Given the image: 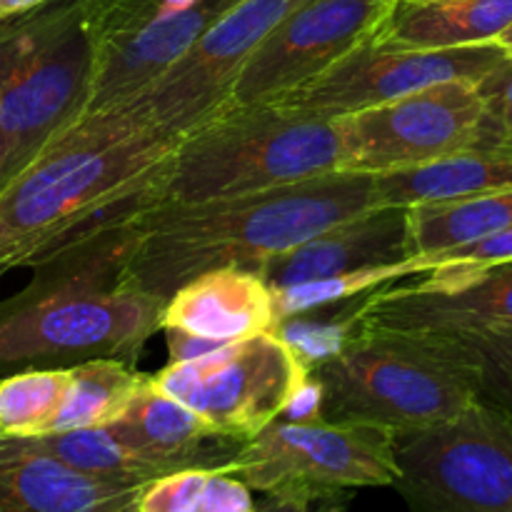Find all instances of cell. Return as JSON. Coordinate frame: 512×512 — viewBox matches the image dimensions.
<instances>
[{"label":"cell","mask_w":512,"mask_h":512,"mask_svg":"<svg viewBox=\"0 0 512 512\" xmlns=\"http://www.w3.org/2000/svg\"><path fill=\"white\" fill-rule=\"evenodd\" d=\"M143 488L88 478L28 438L0 435V512H120Z\"/></svg>","instance_id":"obj_18"},{"label":"cell","mask_w":512,"mask_h":512,"mask_svg":"<svg viewBox=\"0 0 512 512\" xmlns=\"http://www.w3.org/2000/svg\"><path fill=\"white\" fill-rule=\"evenodd\" d=\"M330 512H333V510H330Z\"/></svg>","instance_id":"obj_38"},{"label":"cell","mask_w":512,"mask_h":512,"mask_svg":"<svg viewBox=\"0 0 512 512\" xmlns=\"http://www.w3.org/2000/svg\"><path fill=\"white\" fill-rule=\"evenodd\" d=\"M355 328L453 335L512 330V260L415 285L375 288L350 318Z\"/></svg>","instance_id":"obj_15"},{"label":"cell","mask_w":512,"mask_h":512,"mask_svg":"<svg viewBox=\"0 0 512 512\" xmlns=\"http://www.w3.org/2000/svg\"><path fill=\"white\" fill-rule=\"evenodd\" d=\"M135 228L105 225L35 260L33 280L0 303V368L133 363L163 325V300L125 283Z\"/></svg>","instance_id":"obj_3"},{"label":"cell","mask_w":512,"mask_h":512,"mask_svg":"<svg viewBox=\"0 0 512 512\" xmlns=\"http://www.w3.org/2000/svg\"><path fill=\"white\" fill-rule=\"evenodd\" d=\"M475 85L483 98L485 115L473 150L512 155V58L495 65Z\"/></svg>","instance_id":"obj_29"},{"label":"cell","mask_w":512,"mask_h":512,"mask_svg":"<svg viewBox=\"0 0 512 512\" xmlns=\"http://www.w3.org/2000/svg\"><path fill=\"white\" fill-rule=\"evenodd\" d=\"M485 105L470 80H443L390 103L338 118L340 173L380 175L473 150Z\"/></svg>","instance_id":"obj_11"},{"label":"cell","mask_w":512,"mask_h":512,"mask_svg":"<svg viewBox=\"0 0 512 512\" xmlns=\"http://www.w3.org/2000/svg\"><path fill=\"white\" fill-rule=\"evenodd\" d=\"M253 512H313V503L303 498H270L263 505H255Z\"/></svg>","instance_id":"obj_32"},{"label":"cell","mask_w":512,"mask_h":512,"mask_svg":"<svg viewBox=\"0 0 512 512\" xmlns=\"http://www.w3.org/2000/svg\"><path fill=\"white\" fill-rule=\"evenodd\" d=\"M338 120L285 105H228L183 135L165 165L158 200L223 198L260 193L340 173Z\"/></svg>","instance_id":"obj_5"},{"label":"cell","mask_w":512,"mask_h":512,"mask_svg":"<svg viewBox=\"0 0 512 512\" xmlns=\"http://www.w3.org/2000/svg\"><path fill=\"white\" fill-rule=\"evenodd\" d=\"M512 188V155L465 150L415 168L373 175L375 205L413 208Z\"/></svg>","instance_id":"obj_20"},{"label":"cell","mask_w":512,"mask_h":512,"mask_svg":"<svg viewBox=\"0 0 512 512\" xmlns=\"http://www.w3.org/2000/svg\"><path fill=\"white\" fill-rule=\"evenodd\" d=\"M223 473L270 498L308 503L360 488H393V433L328 420H273Z\"/></svg>","instance_id":"obj_8"},{"label":"cell","mask_w":512,"mask_h":512,"mask_svg":"<svg viewBox=\"0 0 512 512\" xmlns=\"http://www.w3.org/2000/svg\"><path fill=\"white\" fill-rule=\"evenodd\" d=\"M120 512H138V510H135V503H133V505H130V508H125V510H120Z\"/></svg>","instance_id":"obj_37"},{"label":"cell","mask_w":512,"mask_h":512,"mask_svg":"<svg viewBox=\"0 0 512 512\" xmlns=\"http://www.w3.org/2000/svg\"><path fill=\"white\" fill-rule=\"evenodd\" d=\"M68 390V368H25L0 378V435H48Z\"/></svg>","instance_id":"obj_26"},{"label":"cell","mask_w":512,"mask_h":512,"mask_svg":"<svg viewBox=\"0 0 512 512\" xmlns=\"http://www.w3.org/2000/svg\"><path fill=\"white\" fill-rule=\"evenodd\" d=\"M88 0H48L0 23V185L88 103Z\"/></svg>","instance_id":"obj_6"},{"label":"cell","mask_w":512,"mask_h":512,"mask_svg":"<svg viewBox=\"0 0 512 512\" xmlns=\"http://www.w3.org/2000/svg\"><path fill=\"white\" fill-rule=\"evenodd\" d=\"M393 460L408 512H512V423L480 400L443 423L395 433Z\"/></svg>","instance_id":"obj_7"},{"label":"cell","mask_w":512,"mask_h":512,"mask_svg":"<svg viewBox=\"0 0 512 512\" xmlns=\"http://www.w3.org/2000/svg\"><path fill=\"white\" fill-rule=\"evenodd\" d=\"M318 415L328 423L405 433L443 423L473 405L468 368L445 335L355 328L308 368Z\"/></svg>","instance_id":"obj_4"},{"label":"cell","mask_w":512,"mask_h":512,"mask_svg":"<svg viewBox=\"0 0 512 512\" xmlns=\"http://www.w3.org/2000/svg\"><path fill=\"white\" fill-rule=\"evenodd\" d=\"M238 0H88L93 78L83 113L150 88Z\"/></svg>","instance_id":"obj_10"},{"label":"cell","mask_w":512,"mask_h":512,"mask_svg":"<svg viewBox=\"0 0 512 512\" xmlns=\"http://www.w3.org/2000/svg\"><path fill=\"white\" fill-rule=\"evenodd\" d=\"M495 45H498V48H503L505 55L512 58V23L498 35V38H495Z\"/></svg>","instance_id":"obj_34"},{"label":"cell","mask_w":512,"mask_h":512,"mask_svg":"<svg viewBox=\"0 0 512 512\" xmlns=\"http://www.w3.org/2000/svg\"><path fill=\"white\" fill-rule=\"evenodd\" d=\"M165 338H168V350H170V363H183V360H193L198 355L208 353V350L218 348V343H210V340L195 338V335L180 333V330H165Z\"/></svg>","instance_id":"obj_31"},{"label":"cell","mask_w":512,"mask_h":512,"mask_svg":"<svg viewBox=\"0 0 512 512\" xmlns=\"http://www.w3.org/2000/svg\"><path fill=\"white\" fill-rule=\"evenodd\" d=\"M370 208L373 175L363 173H328L193 203L158 200L135 223L125 283L165 303L208 270L243 268L260 275L268 260Z\"/></svg>","instance_id":"obj_2"},{"label":"cell","mask_w":512,"mask_h":512,"mask_svg":"<svg viewBox=\"0 0 512 512\" xmlns=\"http://www.w3.org/2000/svg\"><path fill=\"white\" fill-rule=\"evenodd\" d=\"M148 378L120 358H93L73 365L68 368V390L50 433L108 428L130 408Z\"/></svg>","instance_id":"obj_23"},{"label":"cell","mask_w":512,"mask_h":512,"mask_svg":"<svg viewBox=\"0 0 512 512\" xmlns=\"http://www.w3.org/2000/svg\"><path fill=\"white\" fill-rule=\"evenodd\" d=\"M505 58V50L495 43L428 50L380 43L370 35L323 73L288 90L273 103L338 120L443 80L478 83Z\"/></svg>","instance_id":"obj_12"},{"label":"cell","mask_w":512,"mask_h":512,"mask_svg":"<svg viewBox=\"0 0 512 512\" xmlns=\"http://www.w3.org/2000/svg\"><path fill=\"white\" fill-rule=\"evenodd\" d=\"M423 273H430L428 260L408 258L393 265H378V268L355 270V273L335 275V278L310 280V283L273 290L278 325L283 323V320L298 318V315L325 308V305L340 303V300L355 298V295H368L370 290L383 288V285L395 283V280L400 278H413V275Z\"/></svg>","instance_id":"obj_27"},{"label":"cell","mask_w":512,"mask_h":512,"mask_svg":"<svg viewBox=\"0 0 512 512\" xmlns=\"http://www.w3.org/2000/svg\"><path fill=\"white\" fill-rule=\"evenodd\" d=\"M405 3H435V0H405Z\"/></svg>","instance_id":"obj_36"},{"label":"cell","mask_w":512,"mask_h":512,"mask_svg":"<svg viewBox=\"0 0 512 512\" xmlns=\"http://www.w3.org/2000/svg\"><path fill=\"white\" fill-rule=\"evenodd\" d=\"M505 260H512V228L488 235L483 240H475V243L463 245V248L435 255L433 270L423 275H430V278H458V275L505 263Z\"/></svg>","instance_id":"obj_30"},{"label":"cell","mask_w":512,"mask_h":512,"mask_svg":"<svg viewBox=\"0 0 512 512\" xmlns=\"http://www.w3.org/2000/svg\"><path fill=\"white\" fill-rule=\"evenodd\" d=\"M48 0H0V23L10 18H18V15L30 13V10L40 8L45 5Z\"/></svg>","instance_id":"obj_33"},{"label":"cell","mask_w":512,"mask_h":512,"mask_svg":"<svg viewBox=\"0 0 512 512\" xmlns=\"http://www.w3.org/2000/svg\"><path fill=\"white\" fill-rule=\"evenodd\" d=\"M178 140L135 103L80 113L0 185V260L10 268L33 265L158 203Z\"/></svg>","instance_id":"obj_1"},{"label":"cell","mask_w":512,"mask_h":512,"mask_svg":"<svg viewBox=\"0 0 512 512\" xmlns=\"http://www.w3.org/2000/svg\"><path fill=\"white\" fill-rule=\"evenodd\" d=\"M28 440L45 455L68 465L70 470H78L95 480H108V483L148 485L173 473L165 465L120 443L108 428L68 430V433H50Z\"/></svg>","instance_id":"obj_24"},{"label":"cell","mask_w":512,"mask_h":512,"mask_svg":"<svg viewBox=\"0 0 512 512\" xmlns=\"http://www.w3.org/2000/svg\"><path fill=\"white\" fill-rule=\"evenodd\" d=\"M408 258V208L375 205L268 260L260 278L280 290Z\"/></svg>","instance_id":"obj_16"},{"label":"cell","mask_w":512,"mask_h":512,"mask_svg":"<svg viewBox=\"0 0 512 512\" xmlns=\"http://www.w3.org/2000/svg\"><path fill=\"white\" fill-rule=\"evenodd\" d=\"M512 228V188L408 208V253L433 258Z\"/></svg>","instance_id":"obj_22"},{"label":"cell","mask_w":512,"mask_h":512,"mask_svg":"<svg viewBox=\"0 0 512 512\" xmlns=\"http://www.w3.org/2000/svg\"><path fill=\"white\" fill-rule=\"evenodd\" d=\"M298 0H238L145 93L128 100L183 138L228 103L235 78L265 35Z\"/></svg>","instance_id":"obj_13"},{"label":"cell","mask_w":512,"mask_h":512,"mask_svg":"<svg viewBox=\"0 0 512 512\" xmlns=\"http://www.w3.org/2000/svg\"><path fill=\"white\" fill-rule=\"evenodd\" d=\"M400 0H298L230 88L228 105L265 103L298 88L378 33Z\"/></svg>","instance_id":"obj_14"},{"label":"cell","mask_w":512,"mask_h":512,"mask_svg":"<svg viewBox=\"0 0 512 512\" xmlns=\"http://www.w3.org/2000/svg\"><path fill=\"white\" fill-rule=\"evenodd\" d=\"M138 512H253V490L223 470L190 468L163 475L140 490Z\"/></svg>","instance_id":"obj_25"},{"label":"cell","mask_w":512,"mask_h":512,"mask_svg":"<svg viewBox=\"0 0 512 512\" xmlns=\"http://www.w3.org/2000/svg\"><path fill=\"white\" fill-rule=\"evenodd\" d=\"M160 330H180L218 345L275 333L273 290L253 270H208L165 300Z\"/></svg>","instance_id":"obj_17"},{"label":"cell","mask_w":512,"mask_h":512,"mask_svg":"<svg viewBox=\"0 0 512 512\" xmlns=\"http://www.w3.org/2000/svg\"><path fill=\"white\" fill-rule=\"evenodd\" d=\"M8 270H13V268H10L8 263H3V260H0V275H5V273H8Z\"/></svg>","instance_id":"obj_35"},{"label":"cell","mask_w":512,"mask_h":512,"mask_svg":"<svg viewBox=\"0 0 512 512\" xmlns=\"http://www.w3.org/2000/svg\"><path fill=\"white\" fill-rule=\"evenodd\" d=\"M108 430L120 443L173 473L190 468L220 470L245 445L243 440L218 433L178 400L158 393L150 385V378L130 408L110 423Z\"/></svg>","instance_id":"obj_19"},{"label":"cell","mask_w":512,"mask_h":512,"mask_svg":"<svg viewBox=\"0 0 512 512\" xmlns=\"http://www.w3.org/2000/svg\"><path fill=\"white\" fill-rule=\"evenodd\" d=\"M158 393L178 400L218 433L248 443L283 418L308 385V365L280 333L218 345L150 375Z\"/></svg>","instance_id":"obj_9"},{"label":"cell","mask_w":512,"mask_h":512,"mask_svg":"<svg viewBox=\"0 0 512 512\" xmlns=\"http://www.w3.org/2000/svg\"><path fill=\"white\" fill-rule=\"evenodd\" d=\"M445 338L468 368L475 398L512 423V330H470Z\"/></svg>","instance_id":"obj_28"},{"label":"cell","mask_w":512,"mask_h":512,"mask_svg":"<svg viewBox=\"0 0 512 512\" xmlns=\"http://www.w3.org/2000/svg\"><path fill=\"white\" fill-rule=\"evenodd\" d=\"M512 23V0H400L375 38L400 48H463L495 43Z\"/></svg>","instance_id":"obj_21"}]
</instances>
